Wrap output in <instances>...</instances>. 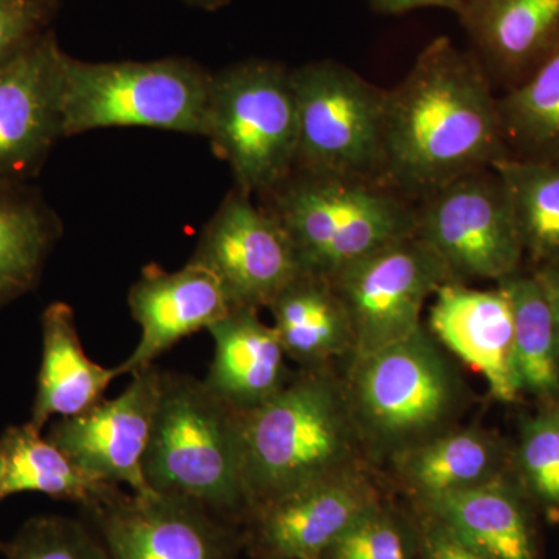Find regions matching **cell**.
<instances>
[{
	"label": "cell",
	"mask_w": 559,
	"mask_h": 559,
	"mask_svg": "<svg viewBox=\"0 0 559 559\" xmlns=\"http://www.w3.org/2000/svg\"><path fill=\"white\" fill-rule=\"evenodd\" d=\"M189 261L219 280L231 308L259 311L301 274L285 227L238 187L205 224Z\"/></svg>",
	"instance_id": "obj_12"
},
{
	"label": "cell",
	"mask_w": 559,
	"mask_h": 559,
	"mask_svg": "<svg viewBox=\"0 0 559 559\" xmlns=\"http://www.w3.org/2000/svg\"><path fill=\"white\" fill-rule=\"evenodd\" d=\"M533 272L538 275L540 283L549 294L554 310L559 320V263L547 264V266L533 267Z\"/></svg>",
	"instance_id": "obj_35"
},
{
	"label": "cell",
	"mask_w": 559,
	"mask_h": 559,
	"mask_svg": "<svg viewBox=\"0 0 559 559\" xmlns=\"http://www.w3.org/2000/svg\"><path fill=\"white\" fill-rule=\"evenodd\" d=\"M319 559H419L414 511L382 500L345 530Z\"/></svg>",
	"instance_id": "obj_30"
},
{
	"label": "cell",
	"mask_w": 559,
	"mask_h": 559,
	"mask_svg": "<svg viewBox=\"0 0 559 559\" xmlns=\"http://www.w3.org/2000/svg\"><path fill=\"white\" fill-rule=\"evenodd\" d=\"M58 0H0V62L49 31Z\"/></svg>",
	"instance_id": "obj_32"
},
{
	"label": "cell",
	"mask_w": 559,
	"mask_h": 559,
	"mask_svg": "<svg viewBox=\"0 0 559 559\" xmlns=\"http://www.w3.org/2000/svg\"><path fill=\"white\" fill-rule=\"evenodd\" d=\"M286 356L300 369L331 367L352 359L355 334L347 308L329 278L301 274L267 305Z\"/></svg>",
	"instance_id": "obj_23"
},
{
	"label": "cell",
	"mask_w": 559,
	"mask_h": 559,
	"mask_svg": "<svg viewBox=\"0 0 559 559\" xmlns=\"http://www.w3.org/2000/svg\"><path fill=\"white\" fill-rule=\"evenodd\" d=\"M511 444L479 426L454 428L390 460L412 503L468 491L510 474Z\"/></svg>",
	"instance_id": "obj_20"
},
{
	"label": "cell",
	"mask_w": 559,
	"mask_h": 559,
	"mask_svg": "<svg viewBox=\"0 0 559 559\" xmlns=\"http://www.w3.org/2000/svg\"><path fill=\"white\" fill-rule=\"evenodd\" d=\"M487 559H543L539 514L511 476L484 487L412 503Z\"/></svg>",
	"instance_id": "obj_18"
},
{
	"label": "cell",
	"mask_w": 559,
	"mask_h": 559,
	"mask_svg": "<svg viewBox=\"0 0 559 559\" xmlns=\"http://www.w3.org/2000/svg\"><path fill=\"white\" fill-rule=\"evenodd\" d=\"M369 2L378 13L382 14H403L407 11L429 9V7L454 10L460 13L468 0H369Z\"/></svg>",
	"instance_id": "obj_34"
},
{
	"label": "cell",
	"mask_w": 559,
	"mask_h": 559,
	"mask_svg": "<svg viewBox=\"0 0 559 559\" xmlns=\"http://www.w3.org/2000/svg\"><path fill=\"white\" fill-rule=\"evenodd\" d=\"M128 305L142 330L134 352L120 364L121 374H135L183 337L229 314L231 308L219 280L200 264L187 263L170 272L150 264L131 286Z\"/></svg>",
	"instance_id": "obj_17"
},
{
	"label": "cell",
	"mask_w": 559,
	"mask_h": 559,
	"mask_svg": "<svg viewBox=\"0 0 559 559\" xmlns=\"http://www.w3.org/2000/svg\"><path fill=\"white\" fill-rule=\"evenodd\" d=\"M249 511L362 468L366 452L334 367L300 369L274 399L241 412Z\"/></svg>",
	"instance_id": "obj_2"
},
{
	"label": "cell",
	"mask_w": 559,
	"mask_h": 559,
	"mask_svg": "<svg viewBox=\"0 0 559 559\" xmlns=\"http://www.w3.org/2000/svg\"><path fill=\"white\" fill-rule=\"evenodd\" d=\"M293 83L299 116L294 171L382 182L385 91L336 61L300 66Z\"/></svg>",
	"instance_id": "obj_8"
},
{
	"label": "cell",
	"mask_w": 559,
	"mask_h": 559,
	"mask_svg": "<svg viewBox=\"0 0 559 559\" xmlns=\"http://www.w3.org/2000/svg\"><path fill=\"white\" fill-rule=\"evenodd\" d=\"M61 235L60 216L38 191L0 186V307L38 286Z\"/></svg>",
	"instance_id": "obj_25"
},
{
	"label": "cell",
	"mask_w": 559,
	"mask_h": 559,
	"mask_svg": "<svg viewBox=\"0 0 559 559\" xmlns=\"http://www.w3.org/2000/svg\"><path fill=\"white\" fill-rule=\"evenodd\" d=\"M261 198L289 235L301 272L323 278L417 231L409 198L373 180L293 171Z\"/></svg>",
	"instance_id": "obj_5"
},
{
	"label": "cell",
	"mask_w": 559,
	"mask_h": 559,
	"mask_svg": "<svg viewBox=\"0 0 559 559\" xmlns=\"http://www.w3.org/2000/svg\"><path fill=\"white\" fill-rule=\"evenodd\" d=\"M162 370L151 366L132 374L117 399L103 400L90 411L51 423L47 439L86 476L100 484L150 491L143 476Z\"/></svg>",
	"instance_id": "obj_14"
},
{
	"label": "cell",
	"mask_w": 559,
	"mask_h": 559,
	"mask_svg": "<svg viewBox=\"0 0 559 559\" xmlns=\"http://www.w3.org/2000/svg\"><path fill=\"white\" fill-rule=\"evenodd\" d=\"M0 447L3 454L0 500L20 492H43L84 509L109 487L86 476L31 421L7 428L0 437Z\"/></svg>",
	"instance_id": "obj_26"
},
{
	"label": "cell",
	"mask_w": 559,
	"mask_h": 559,
	"mask_svg": "<svg viewBox=\"0 0 559 559\" xmlns=\"http://www.w3.org/2000/svg\"><path fill=\"white\" fill-rule=\"evenodd\" d=\"M509 157L487 73L447 36L385 91L382 182L404 197L423 200Z\"/></svg>",
	"instance_id": "obj_1"
},
{
	"label": "cell",
	"mask_w": 559,
	"mask_h": 559,
	"mask_svg": "<svg viewBox=\"0 0 559 559\" xmlns=\"http://www.w3.org/2000/svg\"><path fill=\"white\" fill-rule=\"evenodd\" d=\"M415 235L455 282L498 283L524 267L509 194L492 167L468 173L423 198Z\"/></svg>",
	"instance_id": "obj_9"
},
{
	"label": "cell",
	"mask_w": 559,
	"mask_h": 559,
	"mask_svg": "<svg viewBox=\"0 0 559 559\" xmlns=\"http://www.w3.org/2000/svg\"><path fill=\"white\" fill-rule=\"evenodd\" d=\"M330 282L347 308L355 334L353 358H359L421 329L426 301L455 280L414 235L355 261Z\"/></svg>",
	"instance_id": "obj_11"
},
{
	"label": "cell",
	"mask_w": 559,
	"mask_h": 559,
	"mask_svg": "<svg viewBox=\"0 0 559 559\" xmlns=\"http://www.w3.org/2000/svg\"><path fill=\"white\" fill-rule=\"evenodd\" d=\"M207 331L215 355L204 382L234 409L263 406L294 377L274 326L260 319L259 310L234 308Z\"/></svg>",
	"instance_id": "obj_19"
},
{
	"label": "cell",
	"mask_w": 559,
	"mask_h": 559,
	"mask_svg": "<svg viewBox=\"0 0 559 559\" xmlns=\"http://www.w3.org/2000/svg\"><path fill=\"white\" fill-rule=\"evenodd\" d=\"M510 476L540 520L559 524V404L522 419L511 444Z\"/></svg>",
	"instance_id": "obj_29"
},
{
	"label": "cell",
	"mask_w": 559,
	"mask_h": 559,
	"mask_svg": "<svg viewBox=\"0 0 559 559\" xmlns=\"http://www.w3.org/2000/svg\"><path fill=\"white\" fill-rule=\"evenodd\" d=\"M514 323V364L521 395L538 406L559 404V320L533 270L500 280Z\"/></svg>",
	"instance_id": "obj_24"
},
{
	"label": "cell",
	"mask_w": 559,
	"mask_h": 559,
	"mask_svg": "<svg viewBox=\"0 0 559 559\" xmlns=\"http://www.w3.org/2000/svg\"><path fill=\"white\" fill-rule=\"evenodd\" d=\"M212 72L187 58L86 62L66 58L64 135L103 128L207 131Z\"/></svg>",
	"instance_id": "obj_6"
},
{
	"label": "cell",
	"mask_w": 559,
	"mask_h": 559,
	"mask_svg": "<svg viewBox=\"0 0 559 559\" xmlns=\"http://www.w3.org/2000/svg\"><path fill=\"white\" fill-rule=\"evenodd\" d=\"M492 168L509 194L532 270L559 263V164L509 157Z\"/></svg>",
	"instance_id": "obj_28"
},
{
	"label": "cell",
	"mask_w": 559,
	"mask_h": 559,
	"mask_svg": "<svg viewBox=\"0 0 559 559\" xmlns=\"http://www.w3.org/2000/svg\"><path fill=\"white\" fill-rule=\"evenodd\" d=\"M366 457L396 455L459 426L468 388L425 325L406 340L349 359L342 374Z\"/></svg>",
	"instance_id": "obj_3"
},
{
	"label": "cell",
	"mask_w": 559,
	"mask_h": 559,
	"mask_svg": "<svg viewBox=\"0 0 559 559\" xmlns=\"http://www.w3.org/2000/svg\"><path fill=\"white\" fill-rule=\"evenodd\" d=\"M498 112L510 157L559 164V47L498 98Z\"/></svg>",
	"instance_id": "obj_27"
},
{
	"label": "cell",
	"mask_w": 559,
	"mask_h": 559,
	"mask_svg": "<svg viewBox=\"0 0 559 559\" xmlns=\"http://www.w3.org/2000/svg\"><path fill=\"white\" fill-rule=\"evenodd\" d=\"M2 476H3V454H2V447H0V484H2ZM0 547H2V543H0Z\"/></svg>",
	"instance_id": "obj_37"
},
{
	"label": "cell",
	"mask_w": 559,
	"mask_h": 559,
	"mask_svg": "<svg viewBox=\"0 0 559 559\" xmlns=\"http://www.w3.org/2000/svg\"><path fill=\"white\" fill-rule=\"evenodd\" d=\"M81 511L110 559H240L245 550L241 527L197 500L154 489L109 485Z\"/></svg>",
	"instance_id": "obj_10"
},
{
	"label": "cell",
	"mask_w": 559,
	"mask_h": 559,
	"mask_svg": "<svg viewBox=\"0 0 559 559\" xmlns=\"http://www.w3.org/2000/svg\"><path fill=\"white\" fill-rule=\"evenodd\" d=\"M205 139L229 164L238 189L263 197L285 182L299 142L293 70L248 60L212 73Z\"/></svg>",
	"instance_id": "obj_7"
},
{
	"label": "cell",
	"mask_w": 559,
	"mask_h": 559,
	"mask_svg": "<svg viewBox=\"0 0 559 559\" xmlns=\"http://www.w3.org/2000/svg\"><path fill=\"white\" fill-rule=\"evenodd\" d=\"M426 329L454 359L479 373L499 403L521 399L514 364V323L502 286L471 288L450 282L432 297Z\"/></svg>",
	"instance_id": "obj_16"
},
{
	"label": "cell",
	"mask_w": 559,
	"mask_h": 559,
	"mask_svg": "<svg viewBox=\"0 0 559 559\" xmlns=\"http://www.w3.org/2000/svg\"><path fill=\"white\" fill-rule=\"evenodd\" d=\"M187 5L205 11H216L229 5L230 0H182Z\"/></svg>",
	"instance_id": "obj_36"
},
{
	"label": "cell",
	"mask_w": 559,
	"mask_h": 559,
	"mask_svg": "<svg viewBox=\"0 0 559 559\" xmlns=\"http://www.w3.org/2000/svg\"><path fill=\"white\" fill-rule=\"evenodd\" d=\"M417 521L419 559H487L481 557L466 544L423 511L412 509Z\"/></svg>",
	"instance_id": "obj_33"
},
{
	"label": "cell",
	"mask_w": 559,
	"mask_h": 559,
	"mask_svg": "<svg viewBox=\"0 0 559 559\" xmlns=\"http://www.w3.org/2000/svg\"><path fill=\"white\" fill-rule=\"evenodd\" d=\"M0 554L5 559H110L91 525L68 516L32 518L2 543Z\"/></svg>",
	"instance_id": "obj_31"
},
{
	"label": "cell",
	"mask_w": 559,
	"mask_h": 559,
	"mask_svg": "<svg viewBox=\"0 0 559 559\" xmlns=\"http://www.w3.org/2000/svg\"><path fill=\"white\" fill-rule=\"evenodd\" d=\"M459 14L509 90L559 47V0H468Z\"/></svg>",
	"instance_id": "obj_21"
},
{
	"label": "cell",
	"mask_w": 559,
	"mask_h": 559,
	"mask_svg": "<svg viewBox=\"0 0 559 559\" xmlns=\"http://www.w3.org/2000/svg\"><path fill=\"white\" fill-rule=\"evenodd\" d=\"M66 58L49 28L0 62V186L38 176L66 138Z\"/></svg>",
	"instance_id": "obj_13"
},
{
	"label": "cell",
	"mask_w": 559,
	"mask_h": 559,
	"mask_svg": "<svg viewBox=\"0 0 559 559\" xmlns=\"http://www.w3.org/2000/svg\"><path fill=\"white\" fill-rule=\"evenodd\" d=\"M382 500L362 468L318 481L250 510L241 525L245 550L252 559H319Z\"/></svg>",
	"instance_id": "obj_15"
},
{
	"label": "cell",
	"mask_w": 559,
	"mask_h": 559,
	"mask_svg": "<svg viewBox=\"0 0 559 559\" xmlns=\"http://www.w3.org/2000/svg\"><path fill=\"white\" fill-rule=\"evenodd\" d=\"M43 358L31 423L43 430L53 417H73L105 400L119 367L106 369L84 352L76 329L75 311L55 301L43 312Z\"/></svg>",
	"instance_id": "obj_22"
},
{
	"label": "cell",
	"mask_w": 559,
	"mask_h": 559,
	"mask_svg": "<svg viewBox=\"0 0 559 559\" xmlns=\"http://www.w3.org/2000/svg\"><path fill=\"white\" fill-rule=\"evenodd\" d=\"M143 476L154 491L197 500L241 527L249 514L241 412L218 399L204 380L162 370Z\"/></svg>",
	"instance_id": "obj_4"
}]
</instances>
